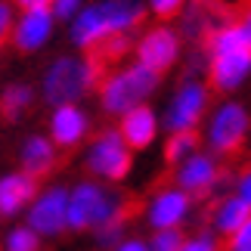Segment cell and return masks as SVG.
I'll list each match as a JSON object with an SVG mask.
<instances>
[{
    "label": "cell",
    "instance_id": "4",
    "mask_svg": "<svg viewBox=\"0 0 251 251\" xmlns=\"http://www.w3.org/2000/svg\"><path fill=\"white\" fill-rule=\"evenodd\" d=\"M251 127V112L245 102L239 100H224L208 112L205 121V143L211 155H233V152L245 143Z\"/></svg>",
    "mask_w": 251,
    "mask_h": 251
},
{
    "label": "cell",
    "instance_id": "27",
    "mask_svg": "<svg viewBox=\"0 0 251 251\" xmlns=\"http://www.w3.org/2000/svg\"><path fill=\"white\" fill-rule=\"evenodd\" d=\"M189 0H146V9L158 19H174V16H180V9Z\"/></svg>",
    "mask_w": 251,
    "mask_h": 251
},
{
    "label": "cell",
    "instance_id": "32",
    "mask_svg": "<svg viewBox=\"0 0 251 251\" xmlns=\"http://www.w3.org/2000/svg\"><path fill=\"white\" fill-rule=\"evenodd\" d=\"M112 251H149L146 248V239H137V236H127V239H121L118 245H115Z\"/></svg>",
    "mask_w": 251,
    "mask_h": 251
},
{
    "label": "cell",
    "instance_id": "18",
    "mask_svg": "<svg viewBox=\"0 0 251 251\" xmlns=\"http://www.w3.org/2000/svg\"><path fill=\"white\" fill-rule=\"evenodd\" d=\"M56 149L50 137H44V133H31V137L22 140V146H19V165H22V174L28 177H44V174H50L56 168Z\"/></svg>",
    "mask_w": 251,
    "mask_h": 251
},
{
    "label": "cell",
    "instance_id": "6",
    "mask_svg": "<svg viewBox=\"0 0 251 251\" xmlns=\"http://www.w3.org/2000/svg\"><path fill=\"white\" fill-rule=\"evenodd\" d=\"M84 165L93 177L118 183L133 168V152L127 149V143L121 140L118 130H102L90 140V146L84 152Z\"/></svg>",
    "mask_w": 251,
    "mask_h": 251
},
{
    "label": "cell",
    "instance_id": "34",
    "mask_svg": "<svg viewBox=\"0 0 251 251\" xmlns=\"http://www.w3.org/2000/svg\"><path fill=\"white\" fill-rule=\"evenodd\" d=\"M239 28L245 31V37H248V47H251V9H248V13L242 16V22H239Z\"/></svg>",
    "mask_w": 251,
    "mask_h": 251
},
{
    "label": "cell",
    "instance_id": "15",
    "mask_svg": "<svg viewBox=\"0 0 251 251\" xmlns=\"http://www.w3.org/2000/svg\"><path fill=\"white\" fill-rule=\"evenodd\" d=\"M208 78H211V87H214V90L236 93L239 87H245V81L251 78V50L211 56L208 59Z\"/></svg>",
    "mask_w": 251,
    "mask_h": 251
},
{
    "label": "cell",
    "instance_id": "14",
    "mask_svg": "<svg viewBox=\"0 0 251 251\" xmlns=\"http://www.w3.org/2000/svg\"><path fill=\"white\" fill-rule=\"evenodd\" d=\"M121 133V140L127 143L130 152H140V149H149L152 143L158 140V130H161V118L152 105H137V109L124 112L121 115V124L115 127Z\"/></svg>",
    "mask_w": 251,
    "mask_h": 251
},
{
    "label": "cell",
    "instance_id": "22",
    "mask_svg": "<svg viewBox=\"0 0 251 251\" xmlns=\"http://www.w3.org/2000/svg\"><path fill=\"white\" fill-rule=\"evenodd\" d=\"M192 152H199V133L196 130H180V133H168L165 140V161L177 168L180 161H186Z\"/></svg>",
    "mask_w": 251,
    "mask_h": 251
},
{
    "label": "cell",
    "instance_id": "33",
    "mask_svg": "<svg viewBox=\"0 0 251 251\" xmlns=\"http://www.w3.org/2000/svg\"><path fill=\"white\" fill-rule=\"evenodd\" d=\"M16 3L22 6V13H25V9H50L53 0H16Z\"/></svg>",
    "mask_w": 251,
    "mask_h": 251
},
{
    "label": "cell",
    "instance_id": "7",
    "mask_svg": "<svg viewBox=\"0 0 251 251\" xmlns=\"http://www.w3.org/2000/svg\"><path fill=\"white\" fill-rule=\"evenodd\" d=\"M183 53V37L174 25H155L149 31L140 34V41L133 44V56H137L140 65H146L149 72L165 75L168 69H174V62L180 59Z\"/></svg>",
    "mask_w": 251,
    "mask_h": 251
},
{
    "label": "cell",
    "instance_id": "2",
    "mask_svg": "<svg viewBox=\"0 0 251 251\" xmlns=\"http://www.w3.org/2000/svg\"><path fill=\"white\" fill-rule=\"evenodd\" d=\"M96 78H100V62H93L90 56H78V53H65L44 69L41 78V96L47 105L59 109V105H72L81 96L93 90Z\"/></svg>",
    "mask_w": 251,
    "mask_h": 251
},
{
    "label": "cell",
    "instance_id": "23",
    "mask_svg": "<svg viewBox=\"0 0 251 251\" xmlns=\"http://www.w3.org/2000/svg\"><path fill=\"white\" fill-rule=\"evenodd\" d=\"M0 251H41V236L28 226H13L6 229Z\"/></svg>",
    "mask_w": 251,
    "mask_h": 251
},
{
    "label": "cell",
    "instance_id": "26",
    "mask_svg": "<svg viewBox=\"0 0 251 251\" xmlns=\"http://www.w3.org/2000/svg\"><path fill=\"white\" fill-rule=\"evenodd\" d=\"M84 6H87V0H53V3H50V13H53L56 22H72V19L78 16Z\"/></svg>",
    "mask_w": 251,
    "mask_h": 251
},
{
    "label": "cell",
    "instance_id": "29",
    "mask_svg": "<svg viewBox=\"0 0 251 251\" xmlns=\"http://www.w3.org/2000/svg\"><path fill=\"white\" fill-rule=\"evenodd\" d=\"M229 251H251V217L229 236Z\"/></svg>",
    "mask_w": 251,
    "mask_h": 251
},
{
    "label": "cell",
    "instance_id": "28",
    "mask_svg": "<svg viewBox=\"0 0 251 251\" xmlns=\"http://www.w3.org/2000/svg\"><path fill=\"white\" fill-rule=\"evenodd\" d=\"M96 245H102V248H115L124 239V220H118V224H109V226H102V229H96Z\"/></svg>",
    "mask_w": 251,
    "mask_h": 251
},
{
    "label": "cell",
    "instance_id": "10",
    "mask_svg": "<svg viewBox=\"0 0 251 251\" xmlns=\"http://www.w3.org/2000/svg\"><path fill=\"white\" fill-rule=\"evenodd\" d=\"M217 183H220V165L211 152L199 149V152H192L186 161H180V165L174 168V186L183 189L192 199L214 192Z\"/></svg>",
    "mask_w": 251,
    "mask_h": 251
},
{
    "label": "cell",
    "instance_id": "9",
    "mask_svg": "<svg viewBox=\"0 0 251 251\" xmlns=\"http://www.w3.org/2000/svg\"><path fill=\"white\" fill-rule=\"evenodd\" d=\"M189 214H192V196H186L174 183L152 192L146 201V211H143L152 233H158V229H180L189 220Z\"/></svg>",
    "mask_w": 251,
    "mask_h": 251
},
{
    "label": "cell",
    "instance_id": "16",
    "mask_svg": "<svg viewBox=\"0 0 251 251\" xmlns=\"http://www.w3.org/2000/svg\"><path fill=\"white\" fill-rule=\"evenodd\" d=\"M96 9L102 16L109 37H130V31L140 28L143 19H146L143 0H96Z\"/></svg>",
    "mask_w": 251,
    "mask_h": 251
},
{
    "label": "cell",
    "instance_id": "1",
    "mask_svg": "<svg viewBox=\"0 0 251 251\" xmlns=\"http://www.w3.org/2000/svg\"><path fill=\"white\" fill-rule=\"evenodd\" d=\"M127 201L118 192H109L96 180H81L69 189V208H65V229L84 233V229H102L109 224L124 220Z\"/></svg>",
    "mask_w": 251,
    "mask_h": 251
},
{
    "label": "cell",
    "instance_id": "25",
    "mask_svg": "<svg viewBox=\"0 0 251 251\" xmlns=\"http://www.w3.org/2000/svg\"><path fill=\"white\" fill-rule=\"evenodd\" d=\"M180 242H183V229H158V233H152L146 248L149 251H180Z\"/></svg>",
    "mask_w": 251,
    "mask_h": 251
},
{
    "label": "cell",
    "instance_id": "3",
    "mask_svg": "<svg viewBox=\"0 0 251 251\" xmlns=\"http://www.w3.org/2000/svg\"><path fill=\"white\" fill-rule=\"evenodd\" d=\"M158 84H161V75L149 72L146 65H140V62L121 65V69H115L112 75L102 78L100 105H102L105 115L121 118L124 112L137 109V105H146V100L158 90Z\"/></svg>",
    "mask_w": 251,
    "mask_h": 251
},
{
    "label": "cell",
    "instance_id": "24",
    "mask_svg": "<svg viewBox=\"0 0 251 251\" xmlns=\"http://www.w3.org/2000/svg\"><path fill=\"white\" fill-rule=\"evenodd\" d=\"M180 251H224V248H220V239L211 229H199L192 236H183Z\"/></svg>",
    "mask_w": 251,
    "mask_h": 251
},
{
    "label": "cell",
    "instance_id": "5",
    "mask_svg": "<svg viewBox=\"0 0 251 251\" xmlns=\"http://www.w3.org/2000/svg\"><path fill=\"white\" fill-rule=\"evenodd\" d=\"M208 102H211V90L201 78H186L177 90L171 93V100L165 105V112L158 115L161 127L168 133H180V130H196L201 118L208 115Z\"/></svg>",
    "mask_w": 251,
    "mask_h": 251
},
{
    "label": "cell",
    "instance_id": "12",
    "mask_svg": "<svg viewBox=\"0 0 251 251\" xmlns=\"http://www.w3.org/2000/svg\"><path fill=\"white\" fill-rule=\"evenodd\" d=\"M53 31H56V19L50 9H25L13 22L9 37H13L19 53H37L53 41Z\"/></svg>",
    "mask_w": 251,
    "mask_h": 251
},
{
    "label": "cell",
    "instance_id": "8",
    "mask_svg": "<svg viewBox=\"0 0 251 251\" xmlns=\"http://www.w3.org/2000/svg\"><path fill=\"white\" fill-rule=\"evenodd\" d=\"M65 208H69V189L53 183L37 192L34 201L25 208V226L34 229L41 239H56L59 233H65Z\"/></svg>",
    "mask_w": 251,
    "mask_h": 251
},
{
    "label": "cell",
    "instance_id": "17",
    "mask_svg": "<svg viewBox=\"0 0 251 251\" xmlns=\"http://www.w3.org/2000/svg\"><path fill=\"white\" fill-rule=\"evenodd\" d=\"M37 180L22 171H9L0 177V217H16L34 201L37 196Z\"/></svg>",
    "mask_w": 251,
    "mask_h": 251
},
{
    "label": "cell",
    "instance_id": "21",
    "mask_svg": "<svg viewBox=\"0 0 251 251\" xmlns=\"http://www.w3.org/2000/svg\"><path fill=\"white\" fill-rule=\"evenodd\" d=\"M31 102H34V87L31 84H22V81L6 84L3 93H0V115H3L6 121H19L31 109Z\"/></svg>",
    "mask_w": 251,
    "mask_h": 251
},
{
    "label": "cell",
    "instance_id": "11",
    "mask_svg": "<svg viewBox=\"0 0 251 251\" xmlns=\"http://www.w3.org/2000/svg\"><path fill=\"white\" fill-rule=\"evenodd\" d=\"M220 25H226V16H224V9H220V3H214V0H189V3L180 9L177 31H180L183 41L205 44Z\"/></svg>",
    "mask_w": 251,
    "mask_h": 251
},
{
    "label": "cell",
    "instance_id": "13",
    "mask_svg": "<svg viewBox=\"0 0 251 251\" xmlns=\"http://www.w3.org/2000/svg\"><path fill=\"white\" fill-rule=\"evenodd\" d=\"M90 133V115L78 102L59 105L50 115V140L56 149H78Z\"/></svg>",
    "mask_w": 251,
    "mask_h": 251
},
{
    "label": "cell",
    "instance_id": "20",
    "mask_svg": "<svg viewBox=\"0 0 251 251\" xmlns=\"http://www.w3.org/2000/svg\"><path fill=\"white\" fill-rule=\"evenodd\" d=\"M239 50H251V47H248L245 31L236 22L220 25L217 31L205 41V56H208V59H211V56H224V53H239Z\"/></svg>",
    "mask_w": 251,
    "mask_h": 251
},
{
    "label": "cell",
    "instance_id": "19",
    "mask_svg": "<svg viewBox=\"0 0 251 251\" xmlns=\"http://www.w3.org/2000/svg\"><path fill=\"white\" fill-rule=\"evenodd\" d=\"M248 217H251V208L236 196V192L220 196V199L214 201V208H211V233H214L217 239H220V236L229 239Z\"/></svg>",
    "mask_w": 251,
    "mask_h": 251
},
{
    "label": "cell",
    "instance_id": "30",
    "mask_svg": "<svg viewBox=\"0 0 251 251\" xmlns=\"http://www.w3.org/2000/svg\"><path fill=\"white\" fill-rule=\"evenodd\" d=\"M13 22H16V16H13V6L6 3V0H0V44L9 37V31H13Z\"/></svg>",
    "mask_w": 251,
    "mask_h": 251
},
{
    "label": "cell",
    "instance_id": "31",
    "mask_svg": "<svg viewBox=\"0 0 251 251\" xmlns=\"http://www.w3.org/2000/svg\"><path fill=\"white\" fill-rule=\"evenodd\" d=\"M236 196H239V199H242L245 205L251 208V168H248V171H242V174L236 177Z\"/></svg>",
    "mask_w": 251,
    "mask_h": 251
}]
</instances>
